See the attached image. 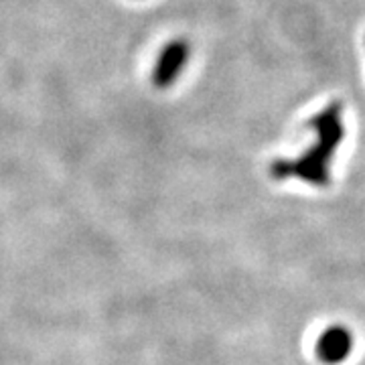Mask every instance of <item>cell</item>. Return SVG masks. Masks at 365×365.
I'll return each instance as SVG.
<instances>
[{
    "label": "cell",
    "instance_id": "6da1fadb",
    "mask_svg": "<svg viewBox=\"0 0 365 365\" xmlns=\"http://www.w3.org/2000/svg\"><path fill=\"white\" fill-rule=\"evenodd\" d=\"M317 143L297 160H276L272 165V175L276 179L297 177L311 182L314 187H327L331 182L329 165L335 157V150L343 138L339 106L333 104L311 122Z\"/></svg>",
    "mask_w": 365,
    "mask_h": 365
},
{
    "label": "cell",
    "instance_id": "7a4b0ae2",
    "mask_svg": "<svg viewBox=\"0 0 365 365\" xmlns=\"http://www.w3.org/2000/svg\"><path fill=\"white\" fill-rule=\"evenodd\" d=\"M189 55H191V47H189L187 41H170L169 45L160 51L157 59V66L153 69V76H150L153 86L158 88V90L170 88L179 79L185 66L189 63Z\"/></svg>",
    "mask_w": 365,
    "mask_h": 365
},
{
    "label": "cell",
    "instance_id": "3957f363",
    "mask_svg": "<svg viewBox=\"0 0 365 365\" xmlns=\"http://www.w3.org/2000/svg\"><path fill=\"white\" fill-rule=\"evenodd\" d=\"M353 351V335L349 329L335 325L323 331V335L317 341V355L323 364L339 365L343 364Z\"/></svg>",
    "mask_w": 365,
    "mask_h": 365
}]
</instances>
